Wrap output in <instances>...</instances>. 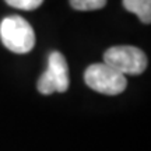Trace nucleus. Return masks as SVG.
<instances>
[{
    "mask_svg": "<svg viewBox=\"0 0 151 151\" xmlns=\"http://www.w3.org/2000/svg\"><path fill=\"white\" fill-rule=\"evenodd\" d=\"M0 41L13 53H28L35 46V32L22 17L9 16L0 22Z\"/></svg>",
    "mask_w": 151,
    "mask_h": 151,
    "instance_id": "nucleus-1",
    "label": "nucleus"
},
{
    "mask_svg": "<svg viewBox=\"0 0 151 151\" xmlns=\"http://www.w3.org/2000/svg\"><path fill=\"white\" fill-rule=\"evenodd\" d=\"M104 63L123 76H139L147 69V56L136 46L119 45L106 49L104 53Z\"/></svg>",
    "mask_w": 151,
    "mask_h": 151,
    "instance_id": "nucleus-2",
    "label": "nucleus"
},
{
    "mask_svg": "<svg viewBox=\"0 0 151 151\" xmlns=\"http://www.w3.org/2000/svg\"><path fill=\"white\" fill-rule=\"evenodd\" d=\"M84 80L91 90L104 95L122 94L127 86L126 77L105 63H94L88 66L84 73Z\"/></svg>",
    "mask_w": 151,
    "mask_h": 151,
    "instance_id": "nucleus-3",
    "label": "nucleus"
},
{
    "mask_svg": "<svg viewBox=\"0 0 151 151\" xmlns=\"http://www.w3.org/2000/svg\"><path fill=\"white\" fill-rule=\"evenodd\" d=\"M69 84V66L66 58L60 52H52L48 59V69L38 80V91L43 95L65 92L67 91Z\"/></svg>",
    "mask_w": 151,
    "mask_h": 151,
    "instance_id": "nucleus-4",
    "label": "nucleus"
},
{
    "mask_svg": "<svg viewBox=\"0 0 151 151\" xmlns=\"http://www.w3.org/2000/svg\"><path fill=\"white\" fill-rule=\"evenodd\" d=\"M123 7L130 13H134L141 22H151V0H123Z\"/></svg>",
    "mask_w": 151,
    "mask_h": 151,
    "instance_id": "nucleus-5",
    "label": "nucleus"
},
{
    "mask_svg": "<svg viewBox=\"0 0 151 151\" xmlns=\"http://www.w3.org/2000/svg\"><path fill=\"white\" fill-rule=\"evenodd\" d=\"M70 4L74 10L78 11H92L105 7L106 0H70Z\"/></svg>",
    "mask_w": 151,
    "mask_h": 151,
    "instance_id": "nucleus-6",
    "label": "nucleus"
},
{
    "mask_svg": "<svg viewBox=\"0 0 151 151\" xmlns=\"http://www.w3.org/2000/svg\"><path fill=\"white\" fill-rule=\"evenodd\" d=\"M6 3L11 7H16V9H20V10H35L39 6L42 4L43 0H4Z\"/></svg>",
    "mask_w": 151,
    "mask_h": 151,
    "instance_id": "nucleus-7",
    "label": "nucleus"
}]
</instances>
